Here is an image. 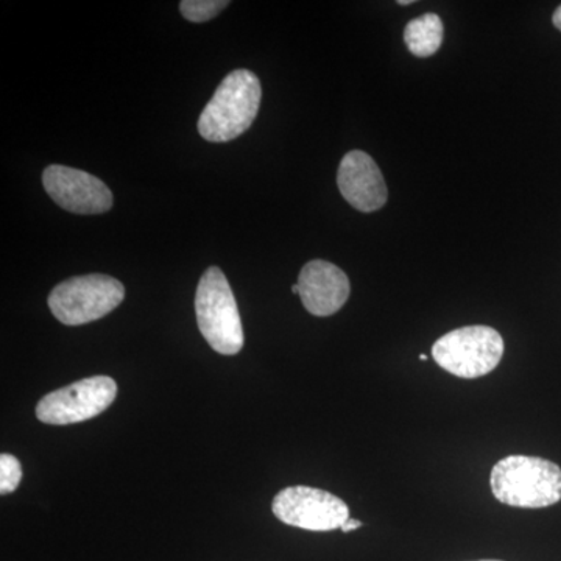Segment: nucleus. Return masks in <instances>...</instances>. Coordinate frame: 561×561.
I'll list each match as a JSON object with an SVG mask.
<instances>
[{"label":"nucleus","instance_id":"nucleus-15","mask_svg":"<svg viewBox=\"0 0 561 561\" xmlns=\"http://www.w3.org/2000/svg\"><path fill=\"white\" fill-rule=\"evenodd\" d=\"M552 22L553 25H556L557 31L561 32V5L556 10V13H553Z\"/></svg>","mask_w":561,"mask_h":561},{"label":"nucleus","instance_id":"nucleus-5","mask_svg":"<svg viewBox=\"0 0 561 561\" xmlns=\"http://www.w3.org/2000/svg\"><path fill=\"white\" fill-rule=\"evenodd\" d=\"M504 339L490 327H465L443 335L432 346V357L457 378L489 375L504 356Z\"/></svg>","mask_w":561,"mask_h":561},{"label":"nucleus","instance_id":"nucleus-6","mask_svg":"<svg viewBox=\"0 0 561 561\" xmlns=\"http://www.w3.org/2000/svg\"><path fill=\"white\" fill-rule=\"evenodd\" d=\"M117 397V383L110 376H92L41 398L36 419L41 423L66 426L101 415Z\"/></svg>","mask_w":561,"mask_h":561},{"label":"nucleus","instance_id":"nucleus-7","mask_svg":"<svg viewBox=\"0 0 561 561\" xmlns=\"http://www.w3.org/2000/svg\"><path fill=\"white\" fill-rule=\"evenodd\" d=\"M273 515L280 523L311 531L342 529L350 519V508L334 494L312 486H287L272 502Z\"/></svg>","mask_w":561,"mask_h":561},{"label":"nucleus","instance_id":"nucleus-14","mask_svg":"<svg viewBox=\"0 0 561 561\" xmlns=\"http://www.w3.org/2000/svg\"><path fill=\"white\" fill-rule=\"evenodd\" d=\"M362 527V523L357 522V519H348L345 524H343L342 531H345V534H348V531H353L356 529H359Z\"/></svg>","mask_w":561,"mask_h":561},{"label":"nucleus","instance_id":"nucleus-12","mask_svg":"<svg viewBox=\"0 0 561 561\" xmlns=\"http://www.w3.org/2000/svg\"><path fill=\"white\" fill-rule=\"evenodd\" d=\"M228 5V0H183L180 3V11L187 21L201 24L216 18Z\"/></svg>","mask_w":561,"mask_h":561},{"label":"nucleus","instance_id":"nucleus-13","mask_svg":"<svg viewBox=\"0 0 561 561\" xmlns=\"http://www.w3.org/2000/svg\"><path fill=\"white\" fill-rule=\"evenodd\" d=\"M22 468L20 460L11 454L0 456V493L9 494L20 486Z\"/></svg>","mask_w":561,"mask_h":561},{"label":"nucleus","instance_id":"nucleus-3","mask_svg":"<svg viewBox=\"0 0 561 561\" xmlns=\"http://www.w3.org/2000/svg\"><path fill=\"white\" fill-rule=\"evenodd\" d=\"M195 313L210 348L224 356H234L242 350L245 337L241 313L230 283L219 267L203 273L195 295Z\"/></svg>","mask_w":561,"mask_h":561},{"label":"nucleus","instance_id":"nucleus-4","mask_svg":"<svg viewBox=\"0 0 561 561\" xmlns=\"http://www.w3.org/2000/svg\"><path fill=\"white\" fill-rule=\"evenodd\" d=\"M125 287L108 275L73 276L58 284L49 295V308L55 319L68 327L101 320L124 301Z\"/></svg>","mask_w":561,"mask_h":561},{"label":"nucleus","instance_id":"nucleus-10","mask_svg":"<svg viewBox=\"0 0 561 561\" xmlns=\"http://www.w3.org/2000/svg\"><path fill=\"white\" fill-rule=\"evenodd\" d=\"M297 284L302 306L316 317L334 316L350 298L348 276L328 261L308 262L301 268Z\"/></svg>","mask_w":561,"mask_h":561},{"label":"nucleus","instance_id":"nucleus-17","mask_svg":"<svg viewBox=\"0 0 561 561\" xmlns=\"http://www.w3.org/2000/svg\"><path fill=\"white\" fill-rule=\"evenodd\" d=\"M291 291H294V294L300 295V289H298V284H294V286H291Z\"/></svg>","mask_w":561,"mask_h":561},{"label":"nucleus","instance_id":"nucleus-2","mask_svg":"<svg viewBox=\"0 0 561 561\" xmlns=\"http://www.w3.org/2000/svg\"><path fill=\"white\" fill-rule=\"evenodd\" d=\"M491 491L502 504L551 507L561 501V468L541 457L508 456L491 470Z\"/></svg>","mask_w":561,"mask_h":561},{"label":"nucleus","instance_id":"nucleus-16","mask_svg":"<svg viewBox=\"0 0 561 561\" xmlns=\"http://www.w3.org/2000/svg\"><path fill=\"white\" fill-rule=\"evenodd\" d=\"M412 0H400V2H398V5H411Z\"/></svg>","mask_w":561,"mask_h":561},{"label":"nucleus","instance_id":"nucleus-9","mask_svg":"<svg viewBox=\"0 0 561 561\" xmlns=\"http://www.w3.org/2000/svg\"><path fill=\"white\" fill-rule=\"evenodd\" d=\"M337 184L342 197L360 213H375L383 208L389 198L381 169L362 150L350 151L342 158Z\"/></svg>","mask_w":561,"mask_h":561},{"label":"nucleus","instance_id":"nucleus-18","mask_svg":"<svg viewBox=\"0 0 561 561\" xmlns=\"http://www.w3.org/2000/svg\"><path fill=\"white\" fill-rule=\"evenodd\" d=\"M420 359L423 362H426L427 360L426 354H421Z\"/></svg>","mask_w":561,"mask_h":561},{"label":"nucleus","instance_id":"nucleus-8","mask_svg":"<svg viewBox=\"0 0 561 561\" xmlns=\"http://www.w3.org/2000/svg\"><path fill=\"white\" fill-rule=\"evenodd\" d=\"M44 190L60 208L73 214H103L113 206L110 187L91 173L66 165H49L43 173Z\"/></svg>","mask_w":561,"mask_h":561},{"label":"nucleus","instance_id":"nucleus-11","mask_svg":"<svg viewBox=\"0 0 561 561\" xmlns=\"http://www.w3.org/2000/svg\"><path fill=\"white\" fill-rule=\"evenodd\" d=\"M445 38V27L437 14L426 13L405 25L404 41L412 55L419 58L437 54Z\"/></svg>","mask_w":561,"mask_h":561},{"label":"nucleus","instance_id":"nucleus-19","mask_svg":"<svg viewBox=\"0 0 561 561\" xmlns=\"http://www.w3.org/2000/svg\"><path fill=\"white\" fill-rule=\"evenodd\" d=\"M479 561H501V560H479Z\"/></svg>","mask_w":561,"mask_h":561},{"label":"nucleus","instance_id":"nucleus-1","mask_svg":"<svg viewBox=\"0 0 561 561\" xmlns=\"http://www.w3.org/2000/svg\"><path fill=\"white\" fill-rule=\"evenodd\" d=\"M261 81L249 69H236L225 77L203 110L198 133L209 142H228L243 135L260 113Z\"/></svg>","mask_w":561,"mask_h":561}]
</instances>
